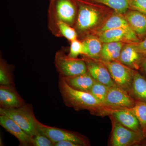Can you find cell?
<instances>
[{"label": "cell", "instance_id": "cell-29", "mask_svg": "<svg viewBox=\"0 0 146 146\" xmlns=\"http://www.w3.org/2000/svg\"><path fill=\"white\" fill-rule=\"evenodd\" d=\"M128 9L146 15V0H128Z\"/></svg>", "mask_w": 146, "mask_h": 146}, {"label": "cell", "instance_id": "cell-18", "mask_svg": "<svg viewBox=\"0 0 146 146\" xmlns=\"http://www.w3.org/2000/svg\"><path fill=\"white\" fill-rule=\"evenodd\" d=\"M61 77L73 89L88 93L90 92L94 84L96 81L88 72L74 76Z\"/></svg>", "mask_w": 146, "mask_h": 146}, {"label": "cell", "instance_id": "cell-22", "mask_svg": "<svg viewBox=\"0 0 146 146\" xmlns=\"http://www.w3.org/2000/svg\"><path fill=\"white\" fill-rule=\"evenodd\" d=\"M0 84L14 85L12 65L9 64L1 56L0 59Z\"/></svg>", "mask_w": 146, "mask_h": 146}, {"label": "cell", "instance_id": "cell-16", "mask_svg": "<svg viewBox=\"0 0 146 146\" xmlns=\"http://www.w3.org/2000/svg\"><path fill=\"white\" fill-rule=\"evenodd\" d=\"M108 115L112 116L120 123L131 130L143 132L138 119L129 109L113 110L110 111Z\"/></svg>", "mask_w": 146, "mask_h": 146}, {"label": "cell", "instance_id": "cell-26", "mask_svg": "<svg viewBox=\"0 0 146 146\" xmlns=\"http://www.w3.org/2000/svg\"><path fill=\"white\" fill-rule=\"evenodd\" d=\"M109 86L96 81L90 90V93L102 105L106 98Z\"/></svg>", "mask_w": 146, "mask_h": 146}, {"label": "cell", "instance_id": "cell-21", "mask_svg": "<svg viewBox=\"0 0 146 146\" xmlns=\"http://www.w3.org/2000/svg\"><path fill=\"white\" fill-rule=\"evenodd\" d=\"M132 97L136 101L146 102V78L135 71L132 86Z\"/></svg>", "mask_w": 146, "mask_h": 146}, {"label": "cell", "instance_id": "cell-8", "mask_svg": "<svg viewBox=\"0 0 146 146\" xmlns=\"http://www.w3.org/2000/svg\"><path fill=\"white\" fill-rule=\"evenodd\" d=\"M100 60L107 67L115 83L132 97V84L136 70L120 61L104 62Z\"/></svg>", "mask_w": 146, "mask_h": 146}, {"label": "cell", "instance_id": "cell-30", "mask_svg": "<svg viewBox=\"0 0 146 146\" xmlns=\"http://www.w3.org/2000/svg\"><path fill=\"white\" fill-rule=\"evenodd\" d=\"M134 44L137 50L146 56V38L140 42L134 43Z\"/></svg>", "mask_w": 146, "mask_h": 146}, {"label": "cell", "instance_id": "cell-19", "mask_svg": "<svg viewBox=\"0 0 146 146\" xmlns=\"http://www.w3.org/2000/svg\"><path fill=\"white\" fill-rule=\"evenodd\" d=\"M123 42H110L103 43L100 60L104 62L120 61V56Z\"/></svg>", "mask_w": 146, "mask_h": 146}, {"label": "cell", "instance_id": "cell-31", "mask_svg": "<svg viewBox=\"0 0 146 146\" xmlns=\"http://www.w3.org/2000/svg\"><path fill=\"white\" fill-rule=\"evenodd\" d=\"M54 146H79L74 142L69 141H62L55 143Z\"/></svg>", "mask_w": 146, "mask_h": 146}, {"label": "cell", "instance_id": "cell-33", "mask_svg": "<svg viewBox=\"0 0 146 146\" xmlns=\"http://www.w3.org/2000/svg\"><path fill=\"white\" fill-rule=\"evenodd\" d=\"M139 145L146 146V138H145L143 140Z\"/></svg>", "mask_w": 146, "mask_h": 146}, {"label": "cell", "instance_id": "cell-6", "mask_svg": "<svg viewBox=\"0 0 146 146\" xmlns=\"http://www.w3.org/2000/svg\"><path fill=\"white\" fill-rule=\"evenodd\" d=\"M136 100L117 84L110 86L102 104L105 116L110 111L132 108Z\"/></svg>", "mask_w": 146, "mask_h": 146}, {"label": "cell", "instance_id": "cell-5", "mask_svg": "<svg viewBox=\"0 0 146 146\" xmlns=\"http://www.w3.org/2000/svg\"><path fill=\"white\" fill-rule=\"evenodd\" d=\"M54 64L60 76H74L88 72L83 58H72L66 54L64 49L58 50L55 55Z\"/></svg>", "mask_w": 146, "mask_h": 146}, {"label": "cell", "instance_id": "cell-7", "mask_svg": "<svg viewBox=\"0 0 146 146\" xmlns=\"http://www.w3.org/2000/svg\"><path fill=\"white\" fill-rule=\"evenodd\" d=\"M112 123L110 144L112 146L139 145L145 137L143 131H134L125 127L111 116Z\"/></svg>", "mask_w": 146, "mask_h": 146}, {"label": "cell", "instance_id": "cell-9", "mask_svg": "<svg viewBox=\"0 0 146 146\" xmlns=\"http://www.w3.org/2000/svg\"><path fill=\"white\" fill-rule=\"evenodd\" d=\"M37 129L49 138L54 144L58 141H69L74 142L79 146L90 145L89 140L83 135L70 131L46 125L39 121Z\"/></svg>", "mask_w": 146, "mask_h": 146}, {"label": "cell", "instance_id": "cell-28", "mask_svg": "<svg viewBox=\"0 0 146 146\" xmlns=\"http://www.w3.org/2000/svg\"><path fill=\"white\" fill-rule=\"evenodd\" d=\"M82 45L81 40L78 39L70 42V51L68 54L69 57L78 58L79 55L82 54Z\"/></svg>", "mask_w": 146, "mask_h": 146}, {"label": "cell", "instance_id": "cell-25", "mask_svg": "<svg viewBox=\"0 0 146 146\" xmlns=\"http://www.w3.org/2000/svg\"><path fill=\"white\" fill-rule=\"evenodd\" d=\"M129 109L138 119L144 133L146 129V102L136 101L135 106Z\"/></svg>", "mask_w": 146, "mask_h": 146}, {"label": "cell", "instance_id": "cell-2", "mask_svg": "<svg viewBox=\"0 0 146 146\" xmlns=\"http://www.w3.org/2000/svg\"><path fill=\"white\" fill-rule=\"evenodd\" d=\"M58 87L63 102L76 111L87 110L92 115L105 116L102 105L90 93L73 89L59 77Z\"/></svg>", "mask_w": 146, "mask_h": 146}, {"label": "cell", "instance_id": "cell-17", "mask_svg": "<svg viewBox=\"0 0 146 146\" xmlns=\"http://www.w3.org/2000/svg\"><path fill=\"white\" fill-rule=\"evenodd\" d=\"M81 40L82 45V55L93 59H100L103 43L96 35H86Z\"/></svg>", "mask_w": 146, "mask_h": 146}, {"label": "cell", "instance_id": "cell-10", "mask_svg": "<svg viewBox=\"0 0 146 146\" xmlns=\"http://www.w3.org/2000/svg\"><path fill=\"white\" fill-rule=\"evenodd\" d=\"M82 56V58L86 63L88 72L96 81L109 87L116 84L107 67L100 60Z\"/></svg>", "mask_w": 146, "mask_h": 146}, {"label": "cell", "instance_id": "cell-4", "mask_svg": "<svg viewBox=\"0 0 146 146\" xmlns=\"http://www.w3.org/2000/svg\"><path fill=\"white\" fill-rule=\"evenodd\" d=\"M0 114L10 118L32 137L37 131L38 121L35 116L31 106L25 103L13 108H0Z\"/></svg>", "mask_w": 146, "mask_h": 146}, {"label": "cell", "instance_id": "cell-12", "mask_svg": "<svg viewBox=\"0 0 146 146\" xmlns=\"http://www.w3.org/2000/svg\"><path fill=\"white\" fill-rule=\"evenodd\" d=\"M146 56L138 52L134 43H126L123 46L120 62L133 70H140Z\"/></svg>", "mask_w": 146, "mask_h": 146}, {"label": "cell", "instance_id": "cell-1", "mask_svg": "<svg viewBox=\"0 0 146 146\" xmlns=\"http://www.w3.org/2000/svg\"><path fill=\"white\" fill-rule=\"evenodd\" d=\"M78 11L74 28L81 40L86 35L95 34L114 12L100 4L88 0H76Z\"/></svg>", "mask_w": 146, "mask_h": 146}, {"label": "cell", "instance_id": "cell-23", "mask_svg": "<svg viewBox=\"0 0 146 146\" xmlns=\"http://www.w3.org/2000/svg\"><path fill=\"white\" fill-rule=\"evenodd\" d=\"M109 7L115 12L124 14L128 10V0H88Z\"/></svg>", "mask_w": 146, "mask_h": 146}, {"label": "cell", "instance_id": "cell-3", "mask_svg": "<svg viewBox=\"0 0 146 146\" xmlns=\"http://www.w3.org/2000/svg\"><path fill=\"white\" fill-rule=\"evenodd\" d=\"M48 28L55 36L56 25L63 22L74 27L75 24L78 6L76 0H49Z\"/></svg>", "mask_w": 146, "mask_h": 146}, {"label": "cell", "instance_id": "cell-34", "mask_svg": "<svg viewBox=\"0 0 146 146\" xmlns=\"http://www.w3.org/2000/svg\"><path fill=\"white\" fill-rule=\"evenodd\" d=\"M144 136H145V138H146V129L145 132L144 133Z\"/></svg>", "mask_w": 146, "mask_h": 146}, {"label": "cell", "instance_id": "cell-11", "mask_svg": "<svg viewBox=\"0 0 146 146\" xmlns=\"http://www.w3.org/2000/svg\"><path fill=\"white\" fill-rule=\"evenodd\" d=\"M95 35L103 43L110 42L137 43L141 41L134 31L129 29H110Z\"/></svg>", "mask_w": 146, "mask_h": 146}, {"label": "cell", "instance_id": "cell-32", "mask_svg": "<svg viewBox=\"0 0 146 146\" xmlns=\"http://www.w3.org/2000/svg\"><path fill=\"white\" fill-rule=\"evenodd\" d=\"M139 70L142 74H143L144 76H146V57L144 59Z\"/></svg>", "mask_w": 146, "mask_h": 146}, {"label": "cell", "instance_id": "cell-13", "mask_svg": "<svg viewBox=\"0 0 146 146\" xmlns=\"http://www.w3.org/2000/svg\"><path fill=\"white\" fill-rule=\"evenodd\" d=\"M14 85H1L0 106L3 108L19 107L25 104Z\"/></svg>", "mask_w": 146, "mask_h": 146}, {"label": "cell", "instance_id": "cell-15", "mask_svg": "<svg viewBox=\"0 0 146 146\" xmlns=\"http://www.w3.org/2000/svg\"><path fill=\"white\" fill-rule=\"evenodd\" d=\"M129 26L140 40L146 38V15L136 11L128 9L124 13Z\"/></svg>", "mask_w": 146, "mask_h": 146}, {"label": "cell", "instance_id": "cell-27", "mask_svg": "<svg viewBox=\"0 0 146 146\" xmlns=\"http://www.w3.org/2000/svg\"><path fill=\"white\" fill-rule=\"evenodd\" d=\"M52 141L38 130L37 133L32 137V146H53Z\"/></svg>", "mask_w": 146, "mask_h": 146}, {"label": "cell", "instance_id": "cell-14", "mask_svg": "<svg viewBox=\"0 0 146 146\" xmlns=\"http://www.w3.org/2000/svg\"><path fill=\"white\" fill-rule=\"evenodd\" d=\"M0 125L18 139L20 146H32V136L22 129L20 126L10 118L5 115H1Z\"/></svg>", "mask_w": 146, "mask_h": 146}, {"label": "cell", "instance_id": "cell-24", "mask_svg": "<svg viewBox=\"0 0 146 146\" xmlns=\"http://www.w3.org/2000/svg\"><path fill=\"white\" fill-rule=\"evenodd\" d=\"M55 36L64 37L70 42L78 39V35L74 28L63 22H59L57 24Z\"/></svg>", "mask_w": 146, "mask_h": 146}, {"label": "cell", "instance_id": "cell-20", "mask_svg": "<svg viewBox=\"0 0 146 146\" xmlns=\"http://www.w3.org/2000/svg\"><path fill=\"white\" fill-rule=\"evenodd\" d=\"M117 28L132 29L129 26L123 14L117 13L114 11L109 18H108L102 26L97 31L95 35L107 30Z\"/></svg>", "mask_w": 146, "mask_h": 146}]
</instances>
